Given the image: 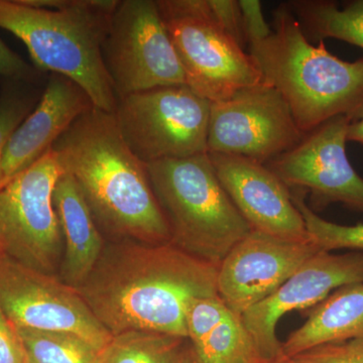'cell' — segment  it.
<instances>
[{
  "mask_svg": "<svg viewBox=\"0 0 363 363\" xmlns=\"http://www.w3.org/2000/svg\"><path fill=\"white\" fill-rule=\"evenodd\" d=\"M93 106L77 84L52 74L37 106L9 136L0 155V188L52 150L71 124Z\"/></svg>",
  "mask_w": 363,
  "mask_h": 363,
  "instance_id": "2e32d148",
  "label": "cell"
},
{
  "mask_svg": "<svg viewBox=\"0 0 363 363\" xmlns=\"http://www.w3.org/2000/svg\"><path fill=\"white\" fill-rule=\"evenodd\" d=\"M2 257H4V255H2L1 253H0V260H1Z\"/></svg>",
  "mask_w": 363,
  "mask_h": 363,
  "instance_id": "d6a6232c",
  "label": "cell"
},
{
  "mask_svg": "<svg viewBox=\"0 0 363 363\" xmlns=\"http://www.w3.org/2000/svg\"><path fill=\"white\" fill-rule=\"evenodd\" d=\"M117 0H0V28L28 48L40 71L70 79L93 106L114 113L118 98L102 45Z\"/></svg>",
  "mask_w": 363,
  "mask_h": 363,
  "instance_id": "277c9868",
  "label": "cell"
},
{
  "mask_svg": "<svg viewBox=\"0 0 363 363\" xmlns=\"http://www.w3.org/2000/svg\"><path fill=\"white\" fill-rule=\"evenodd\" d=\"M238 4L242 14L247 43L266 38L272 28L262 16L260 2L257 0H241Z\"/></svg>",
  "mask_w": 363,
  "mask_h": 363,
  "instance_id": "83f0119b",
  "label": "cell"
},
{
  "mask_svg": "<svg viewBox=\"0 0 363 363\" xmlns=\"http://www.w3.org/2000/svg\"><path fill=\"white\" fill-rule=\"evenodd\" d=\"M0 76L18 82L30 81L35 70L0 40Z\"/></svg>",
  "mask_w": 363,
  "mask_h": 363,
  "instance_id": "f1b7e54d",
  "label": "cell"
},
{
  "mask_svg": "<svg viewBox=\"0 0 363 363\" xmlns=\"http://www.w3.org/2000/svg\"><path fill=\"white\" fill-rule=\"evenodd\" d=\"M218 266L172 243L123 241L104 248L77 291L112 336L147 331L188 339L191 301L217 296Z\"/></svg>",
  "mask_w": 363,
  "mask_h": 363,
  "instance_id": "6da1fadb",
  "label": "cell"
},
{
  "mask_svg": "<svg viewBox=\"0 0 363 363\" xmlns=\"http://www.w3.org/2000/svg\"><path fill=\"white\" fill-rule=\"evenodd\" d=\"M211 102L187 85L119 98L113 116L124 143L147 166L207 154Z\"/></svg>",
  "mask_w": 363,
  "mask_h": 363,
  "instance_id": "52a82bcc",
  "label": "cell"
},
{
  "mask_svg": "<svg viewBox=\"0 0 363 363\" xmlns=\"http://www.w3.org/2000/svg\"><path fill=\"white\" fill-rule=\"evenodd\" d=\"M363 340V284L340 286L312 307L307 321L283 343L284 357L345 341Z\"/></svg>",
  "mask_w": 363,
  "mask_h": 363,
  "instance_id": "d6986e66",
  "label": "cell"
},
{
  "mask_svg": "<svg viewBox=\"0 0 363 363\" xmlns=\"http://www.w3.org/2000/svg\"><path fill=\"white\" fill-rule=\"evenodd\" d=\"M0 363H28L18 328L0 311Z\"/></svg>",
  "mask_w": 363,
  "mask_h": 363,
  "instance_id": "4316f807",
  "label": "cell"
},
{
  "mask_svg": "<svg viewBox=\"0 0 363 363\" xmlns=\"http://www.w3.org/2000/svg\"><path fill=\"white\" fill-rule=\"evenodd\" d=\"M363 284V252L336 255L320 250L306 260L285 283L266 300L241 315L262 360L284 357L277 325L284 315L308 309L340 286Z\"/></svg>",
  "mask_w": 363,
  "mask_h": 363,
  "instance_id": "4fadbf2b",
  "label": "cell"
},
{
  "mask_svg": "<svg viewBox=\"0 0 363 363\" xmlns=\"http://www.w3.org/2000/svg\"><path fill=\"white\" fill-rule=\"evenodd\" d=\"M171 243L219 266L252 231L217 178L208 154L147 164Z\"/></svg>",
  "mask_w": 363,
  "mask_h": 363,
  "instance_id": "5b68a950",
  "label": "cell"
},
{
  "mask_svg": "<svg viewBox=\"0 0 363 363\" xmlns=\"http://www.w3.org/2000/svg\"><path fill=\"white\" fill-rule=\"evenodd\" d=\"M52 150L62 172L77 184L100 231L125 241L171 243L147 166L124 143L113 114L91 107Z\"/></svg>",
  "mask_w": 363,
  "mask_h": 363,
  "instance_id": "7a4b0ae2",
  "label": "cell"
},
{
  "mask_svg": "<svg viewBox=\"0 0 363 363\" xmlns=\"http://www.w3.org/2000/svg\"><path fill=\"white\" fill-rule=\"evenodd\" d=\"M102 58L118 99L140 91L186 85L155 0H117Z\"/></svg>",
  "mask_w": 363,
  "mask_h": 363,
  "instance_id": "9c48e42d",
  "label": "cell"
},
{
  "mask_svg": "<svg viewBox=\"0 0 363 363\" xmlns=\"http://www.w3.org/2000/svg\"><path fill=\"white\" fill-rule=\"evenodd\" d=\"M272 16L271 33L248 43L250 54L262 81L285 98L301 131L307 135L333 117L362 116L363 58L344 61L324 40L312 44L288 4Z\"/></svg>",
  "mask_w": 363,
  "mask_h": 363,
  "instance_id": "3957f363",
  "label": "cell"
},
{
  "mask_svg": "<svg viewBox=\"0 0 363 363\" xmlns=\"http://www.w3.org/2000/svg\"><path fill=\"white\" fill-rule=\"evenodd\" d=\"M185 340L156 332H123L100 351V363H179Z\"/></svg>",
  "mask_w": 363,
  "mask_h": 363,
  "instance_id": "44dd1931",
  "label": "cell"
},
{
  "mask_svg": "<svg viewBox=\"0 0 363 363\" xmlns=\"http://www.w3.org/2000/svg\"><path fill=\"white\" fill-rule=\"evenodd\" d=\"M290 106L262 81L233 97L212 102L207 154L230 155L267 164L304 138Z\"/></svg>",
  "mask_w": 363,
  "mask_h": 363,
  "instance_id": "30bf717a",
  "label": "cell"
},
{
  "mask_svg": "<svg viewBox=\"0 0 363 363\" xmlns=\"http://www.w3.org/2000/svg\"><path fill=\"white\" fill-rule=\"evenodd\" d=\"M320 250L311 240H286L252 230L219 264L217 294L241 317L276 292Z\"/></svg>",
  "mask_w": 363,
  "mask_h": 363,
  "instance_id": "5bb4252c",
  "label": "cell"
},
{
  "mask_svg": "<svg viewBox=\"0 0 363 363\" xmlns=\"http://www.w3.org/2000/svg\"><path fill=\"white\" fill-rule=\"evenodd\" d=\"M21 83L13 81L0 94V155L9 136L38 104L35 94Z\"/></svg>",
  "mask_w": 363,
  "mask_h": 363,
  "instance_id": "cb8c5ba5",
  "label": "cell"
},
{
  "mask_svg": "<svg viewBox=\"0 0 363 363\" xmlns=\"http://www.w3.org/2000/svg\"><path fill=\"white\" fill-rule=\"evenodd\" d=\"M208 156L224 190L252 230L286 240H310L292 192L266 164L230 155Z\"/></svg>",
  "mask_w": 363,
  "mask_h": 363,
  "instance_id": "9a60e30c",
  "label": "cell"
},
{
  "mask_svg": "<svg viewBox=\"0 0 363 363\" xmlns=\"http://www.w3.org/2000/svg\"><path fill=\"white\" fill-rule=\"evenodd\" d=\"M298 363H363V340L327 344L293 357Z\"/></svg>",
  "mask_w": 363,
  "mask_h": 363,
  "instance_id": "d4e9b609",
  "label": "cell"
},
{
  "mask_svg": "<svg viewBox=\"0 0 363 363\" xmlns=\"http://www.w3.org/2000/svg\"><path fill=\"white\" fill-rule=\"evenodd\" d=\"M346 140L363 145V113L348 125Z\"/></svg>",
  "mask_w": 363,
  "mask_h": 363,
  "instance_id": "f546056e",
  "label": "cell"
},
{
  "mask_svg": "<svg viewBox=\"0 0 363 363\" xmlns=\"http://www.w3.org/2000/svg\"><path fill=\"white\" fill-rule=\"evenodd\" d=\"M28 363H100V350L77 335L18 328Z\"/></svg>",
  "mask_w": 363,
  "mask_h": 363,
  "instance_id": "7402d4cb",
  "label": "cell"
},
{
  "mask_svg": "<svg viewBox=\"0 0 363 363\" xmlns=\"http://www.w3.org/2000/svg\"><path fill=\"white\" fill-rule=\"evenodd\" d=\"M186 85L211 102L262 82L252 55L215 18L209 0H157Z\"/></svg>",
  "mask_w": 363,
  "mask_h": 363,
  "instance_id": "8992f818",
  "label": "cell"
},
{
  "mask_svg": "<svg viewBox=\"0 0 363 363\" xmlns=\"http://www.w3.org/2000/svg\"><path fill=\"white\" fill-rule=\"evenodd\" d=\"M186 328L198 363H260L255 340L240 315L219 296L191 301Z\"/></svg>",
  "mask_w": 363,
  "mask_h": 363,
  "instance_id": "e0dca14e",
  "label": "cell"
},
{
  "mask_svg": "<svg viewBox=\"0 0 363 363\" xmlns=\"http://www.w3.org/2000/svg\"><path fill=\"white\" fill-rule=\"evenodd\" d=\"M291 192L294 204L304 219L309 240L319 250L325 252L337 250L363 252V224L346 226L325 220L308 206L305 201V192L300 190H291Z\"/></svg>",
  "mask_w": 363,
  "mask_h": 363,
  "instance_id": "603a6c76",
  "label": "cell"
},
{
  "mask_svg": "<svg viewBox=\"0 0 363 363\" xmlns=\"http://www.w3.org/2000/svg\"><path fill=\"white\" fill-rule=\"evenodd\" d=\"M179 363H198L196 359L194 352H193L192 347L184 350L183 355H182L180 362Z\"/></svg>",
  "mask_w": 363,
  "mask_h": 363,
  "instance_id": "4dcf8cb0",
  "label": "cell"
},
{
  "mask_svg": "<svg viewBox=\"0 0 363 363\" xmlns=\"http://www.w3.org/2000/svg\"><path fill=\"white\" fill-rule=\"evenodd\" d=\"M260 363H298L296 362L295 360H293L292 358H288L286 357L278 358V359L274 360H262Z\"/></svg>",
  "mask_w": 363,
  "mask_h": 363,
  "instance_id": "1f68e13d",
  "label": "cell"
},
{
  "mask_svg": "<svg viewBox=\"0 0 363 363\" xmlns=\"http://www.w3.org/2000/svg\"><path fill=\"white\" fill-rule=\"evenodd\" d=\"M216 20L227 33L245 47L247 44L245 25L238 1L233 0H209Z\"/></svg>",
  "mask_w": 363,
  "mask_h": 363,
  "instance_id": "484cf974",
  "label": "cell"
},
{
  "mask_svg": "<svg viewBox=\"0 0 363 363\" xmlns=\"http://www.w3.org/2000/svg\"><path fill=\"white\" fill-rule=\"evenodd\" d=\"M52 150L0 188V253L21 266L54 274L63 236L52 191L60 177Z\"/></svg>",
  "mask_w": 363,
  "mask_h": 363,
  "instance_id": "ba28073f",
  "label": "cell"
},
{
  "mask_svg": "<svg viewBox=\"0 0 363 363\" xmlns=\"http://www.w3.org/2000/svg\"><path fill=\"white\" fill-rule=\"evenodd\" d=\"M52 204L63 236L61 279L77 290L104 252V236L77 184L68 174H62L57 181L52 191Z\"/></svg>",
  "mask_w": 363,
  "mask_h": 363,
  "instance_id": "ac0fdd59",
  "label": "cell"
},
{
  "mask_svg": "<svg viewBox=\"0 0 363 363\" xmlns=\"http://www.w3.org/2000/svg\"><path fill=\"white\" fill-rule=\"evenodd\" d=\"M0 311L16 328L74 334L100 351L113 337L76 289L55 274L4 257L0 260Z\"/></svg>",
  "mask_w": 363,
  "mask_h": 363,
  "instance_id": "8fae6325",
  "label": "cell"
},
{
  "mask_svg": "<svg viewBox=\"0 0 363 363\" xmlns=\"http://www.w3.org/2000/svg\"><path fill=\"white\" fill-rule=\"evenodd\" d=\"M288 6L307 38L343 40L363 49V0L342 6L331 0H295Z\"/></svg>",
  "mask_w": 363,
  "mask_h": 363,
  "instance_id": "ffe728a7",
  "label": "cell"
},
{
  "mask_svg": "<svg viewBox=\"0 0 363 363\" xmlns=\"http://www.w3.org/2000/svg\"><path fill=\"white\" fill-rule=\"evenodd\" d=\"M351 121L343 116L329 119L266 166L290 190L309 192L318 209L340 203L363 212V178L346 155V133Z\"/></svg>",
  "mask_w": 363,
  "mask_h": 363,
  "instance_id": "7c38bea8",
  "label": "cell"
}]
</instances>
